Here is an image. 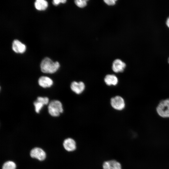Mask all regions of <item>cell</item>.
I'll return each mask as SVG.
<instances>
[{"instance_id": "obj_16", "label": "cell", "mask_w": 169, "mask_h": 169, "mask_svg": "<svg viewBox=\"0 0 169 169\" xmlns=\"http://www.w3.org/2000/svg\"><path fill=\"white\" fill-rule=\"evenodd\" d=\"M87 1L85 0H76L75 1V3L78 7L82 8L86 5Z\"/></svg>"}, {"instance_id": "obj_15", "label": "cell", "mask_w": 169, "mask_h": 169, "mask_svg": "<svg viewBox=\"0 0 169 169\" xmlns=\"http://www.w3.org/2000/svg\"><path fill=\"white\" fill-rule=\"evenodd\" d=\"M16 165L13 161H8L3 165L2 169H16Z\"/></svg>"}, {"instance_id": "obj_1", "label": "cell", "mask_w": 169, "mask_h": 169, "mask_svg": "<svg viewBox=\"0 0 169 169\" xmlns=\"http://www.w3.org/2000/svg\"><path fill=\"white\" fill-rule=\"evenodd\" d=\"M59 67L60 65L58 62H54L48 57L44 59L40 64L41 71L45 73L53 74L55 73Z\"/></svg>"}, {"instance_id": "obj_20", "label": "cell", "mask_w": 169, "mask_h": 169, "mask_svg": "<svg viewBox=\"0 0 169 169\" xmlns=\"http://www.w3.org/2000/svg\"><path fill=\"white\" fill-rule=\"evenodd\" d=\"M168 63H169V58L168 59Z\"/></svg>"}, {"instance_id": "obj_4", "label": "cell", "mask_w": 169, "mask_h": 169, "mask_svg": "<svg viewBox=\"0 0 169 169\" xmlns=\"http://www.w3.org/2000/svg\"><path fill=\"white\" fill-rule=\"evenodd\" d=\"M110 103L112 107L116 110H122L125 107V102L124 99L119 95H117L112 98L110 100Z\"/></svg>"}, {"instance_id": "obj_6", "label": "cell", "mask_w": 169, "mask_h": 169, "mask_svg": "<svg viewBox=\"0 0 169 169\" xmlns=\"http://www.w3.org/2000/svg\"><path fill=\"white\" fill-rule=\"evenodd\" d=\"M71 90L75 94L79 95L84 91L85 89V85L82 81H74L70 85Z\"/></svg>"}, {"instance_id": "obj_17", "label": "cell", "mask_w": 169, "mask_h": 169, "mask_svg": "<svg viewBox=\"0 0 169 169\" xmlns=\"http://www.w3.org/2000/svg\"><path fill=\"white\" fill-rule=\"evenodd\" d=\"M66 1V0H54L52 1V3L54 5H57L60 3H65Z\"/></svg>"}, {"instance_id": "obj_13", "label": "cell", "mask_w": 169, "mask_h": 169, "mask_svg": "<svg viewBox=\"0 0 169 169\" xmlns=\"http://www.w3.org/2000/svg\"><path fill=\"white\" fill-rule=\"evenodd\" d=\"M38 83L40 86L46 88L51 87L53 84V81L49 77L42 76L39 79Z\"/></svg>"}, {"instance_id": "obj_5", "label": "cell", "mask_w": 169, "mask_h": 169, "mask_svg": "<svg viewBox=\"0 0 169 169\" xmlns=\"http://www.w3.org/2000/svg\"><path fill=\"white\" fill-rule=\"evenodd\" d=\"M102 166L103 169H122L120 162L114 159L104 161L103 163Z\"/></svg>"}, {"instance_id": "obj_18", "label": "cell", "mask_w": 169, "mask_h": 169, "mask_svg": "<svg viewBox=\"0 0 169 169\" xmlns=\"http://www.w3.org/2000/svg\"><path fill=\"white\" fill-rule=\"evenodd\" d=\"M115 0H105L104 1L107 5H113L115 4Z\"/></svg>"}, {"instance_id": "obj_10", "label": "cell", "mask_w": 169, "mask_h": 169, "mask_svg": "<svg viewBox=\"0 0 169 169\" xmlns=\"http://www.w3.org/2000/svg\"><path fill=\"white\" fill-rule=\"evenodd\" d=\"M126 64L120 59H117L113 62L112 69L113 71L116 73L123 72L126 67Z\"/></svg>"}, {"instance_id": "obj_8", "label": "cell", "mask_w": 169, "mask_h": 169, "mask_svg": "<svg viewBox=\"0 0 169 169\" xmlns=\"http://www.w3.org/2000/svg\"><path fill=\"white\" fill-rule=\"evenodd\" d=\"M49 102V99L47 97H38L35 101L33 104L35 106V111L37 113H39L43 106L47 105Z\"/></svg>"}, {"instance_id": "obj_9", "label": "cell", "mask_w": 169, "mask_h": 169, "mask_svg": "<svg viewBox=\"0 0 169 169\" xmlns=\"http://www.w3.org/2000/svg\"><path fill=\"white\" fill-rule=\"evenodd\" d=\"M63 145L65 150L69 152L73 151H75L77 148L75 141L71 138L65 139L64 141Z\"/></svg>"}, {"instance_id": "obj_19", "label": "cell", "mask_w": 169, "mask_h": 169, "mask_svg": "<svg viewBox=\"0 0 169 169\" xmlns=\"http://www.w3.org/2000/svg\"><path fill=\"white\" fill-rule=\"evenodd\" d=\"M166 23L167 26L169 28V17L167 18L166 19Z\"/></svg>"}, {"instance_id": "obj_14", "label": "cell", "mask_w": 169, "mask_h": 169, "mask_svg": "<svg viewBox=\"0 0 169 169\" xmlns=\"http://www.w3.org/2000/svg\"><path fill=\"white\" fill-rule=\"evenodd\" d=\"M34 6L37 10H44L47 8L48 3L44 0H37L35 2Z\"/></svg>"}, {"instance_id": "obj_12", "label": "cell", "mask_w": 169, "mask_h": 169, "mask_svg": "<svg viewBox=\"0 0 169 169\" xmlns=\"http://www.w3.org/2000/svg\"><path fill=\"white\" fill-rule=\"evenodd\" d=\"M104 81L105 84L108 86H115L117 84L118 79L117 77L114 74H108L104 78Z\"/></svg>"}, {"instance_id": "obj_7", "label": "cell", "mask_w": 169, "mask_h": 169, "mask_svg": "<svg viewBox=\"0 0 169 169\" xmlns=\"http://www.w3.org/2000/svg\"><path fill=\"white\" fill-rule=\"evenodd\" d=\"M31 156L36 158L40 161H43L46 158V153L42 149L35 147L32 149L30 153Z\"/></svg>"}, {"instance_id": "obj_11", "label": "cell", "mask_w": 169, "mask_h": 169, "mask_svg": "<svg viewBox=\"0 0 169 169\" xmlns=\"http://www.w3.org/2000/svg\"><path fill=\"white\" fill-rule=\"evenodd\" d=\"M12 49L16 53H23L25 51L26 47L20 41L15 39L13 42Z\"/></svg>"}, {"instance_id": "obj_3", "label": "cell", "mask_w": 169, "mask_h": 169, "mask_svg": "<svg viewBox=\"0 0 169 169\" xmlns=\"http://www.w3.org/2000/svg\"><path fill=\"white\" fill-rule=\"evenodd\" d=\"M156 111L161 117L169 118V98L161 101L156 108Z\"/></svg>"}, {"instance_id": "obj_2", "label": "cell", "mask_w": 169, "mask_h": 169, "mask_svg": "<svg viewBox=\"0 0 169 169\" xmlns=\"http://www.w3.org/2000/svg\"><path fill=\"white\" fill-rule=\"evenodd\" d=\"M48 110L49 113L54 117L59 116L63 111L62 103L58 100L51 101L49 104Z\"/></svg>"}]
</instances>
